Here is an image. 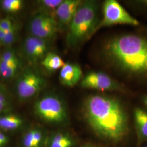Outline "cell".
I'll return each mask as SVG.
<instances>
[{
  "label": "cell",
  "mask_w": 147,
  "mask_h": 147,
  "mask_svg": "<svg viewBox=\"0 0 147 147\" xmlns=\"http://www.w3.org/2000/svg\"><path fill=\"white\" fill-rule=\"evenodd\" d=\"M57 29L56 19L42 13L34 16L30 24L31 36L47 40L56 35Z\"/></svg>",
  "instance_id": "ba28073f"
},
{
  "label": "cell",
  "mask_w": 147,
  "mask_h": 147,
  "mask_svg": "<svg viewBox=\"0 0 147 147\" xmlns=\"http://www.w3.org/2000/svg\"><path fill=\"white\" fill-rule=\"evenodd\" d=\"M134 121L139 144L147 141V112L141 108L134 110Z\"/></svg>",
  "instance_id": "7c38bea8"
},
{
  "label": "cell",
  "mask_w": 147,
  "mask_h": 147,
  "mask_svg": "<svg viewBox=\"0 0 147 147\" xmlns=\"http://www.w3.org/2000/svg\"><path fill=\"white\" fill-rule=\"evenodd\" d=\"M21 0H3L1 2V7L4 11L11 13H14L20 11L23 6Z\"/></svg>",
  "instance_id": "ac0fdd59"
},
{
  "label": "cell",
  "mask_w": 147,
  "mask_h": 147,
  "mask_svg": "<svg viewBox=\"0 0 147 147\" xmlns=\"http://www.w3.org/2000/svg\"><path fill=\"white\" fill-rule=\"evenodd\" d=\"M135 3L142 7H144L147 8V0H141V1H136Z\"/></svg>",
  "instance_id": "d4e9b609"
},
{
  "label": "cell",
  "mask_w": 147,
  "mask_h": 147,
  "mask_svg": "<svg viewBox=\"0 0 147 147\" xmlns=\"http://www.w3.org/2000/svg\"><path fill=\"white\" fill-rule=\"evenodd\" d=\"M14 25V24L9 18H6L0 20V29L5 31L10 30Z\"/></svg>",
  "instance_id": "603a6c76"
},
{
  "label": "cell",
  "mask_w": 147,
  "mask_h": 147,
  "mask_svg": "<svg viewBox=\"0 0 147 147\" xmlns=\"http://www.w3.org/2000/svg\"><path fill=\"white\" fill-rule=\"evenodd\" d=\"M98 24V3L92 0L82 1L69 26L68 46L75 48L89 39L95 33Z\"/></svg>",
  "instance_id": "3957f363"
},
{
  "label": "cell",
  "mask_w": 147,
  "mask_h": 147,
  "mask_svg": "<svg viewBox=\"0 0 147 147\" xmlns=\"http://www.w3.org/2000/svg\"><path fill=\"white\" fill-rule=\"evenodd\" d=\"M0 58H1V56H0ZM0 76H1V70H0Z\"/></svg>",
  "instance_id": "f1b7e54d"
},
{
  "label": "cell",
  "mask_w": 147,
  "mask_h": 147,
  "mask_svg": "<svg viewBox=\"0 0 147 147\" xmlns=\"http://www.w3.org/2000/svg\"><path fill=\"white\" fill-rule=\"evenodd\" d=\"M147 147V146H145V147Z\"/></svg>",
  "instance_id": "f546056e"
},
{
  "label": "cell",
  "mask_w": 147,
  "mask_h": 147,
  "mask_svg": "<svg viewBox=\"0 0 147 147\" xmlns=\"http://www.w3.org/2000/svg\"><path fill=\"white\" fill-rule=\"evenodd\" d=\"M22 118L16 114H7L0 116V130L12 131L20 129L24 125Z\"/></svg>",
  "instance_id": "4fadbf2b"
},
{
  "label": "cell",
  "mask_w": 147,
  "mask_h": 147,
  "mask_svg": "<svg viewBox=\"0 0 147 147\" xmlns=\"http://www.w3.org/2000/svg\"><path fill=\"white\" fill-rule=\"evenodd\" d=\"M34 111L39 119L49 124H62L68 120L66 105L55 95H46L37 100L34 105Z\"/></svg>",
  "instance_id": "277c9868"
},
{
  "label": "cell",
  "mask_w": 147,
  "mask_h": 147,
  "mask_svg": "<svg viewBox=\"0 0 147 147\" xmlns=\"http://www.w3.org/2000/svg\"><path fill=\"white\" fill-rule=\"evenodd\" d=\"M44 135L42 130L32 129L27 131L22 138L23 147H41L44 142Z\"/></svg>",
  "instance_id": "5bb4252c"
},
{
  "label": "cell",
  "mask_w": 147,
  "mask_h": 147,
  "mask_svg": "<svg viewBox=\"0 0 147 147\" xmlns=\"http://www.w3.org/2000/svg\"><path fill=\"white\" fill-rule=\"evenodd\" d=\"M95 147L93 146H92V145H86V146H84V147Z\"/></svg>",
  "instance_id": "83f0119b"
},
{
  "label": "cell",
  "mask_w": 147,
  "mask_h": 147,
  "mask_svg": "<svg viewBox=\"0 0 147 147\" xmlns=\"http://www.w3.org/2000/svg\"><path fill=\"white\" fill-rule=\"evenodd\" d=\"M63 0H42L39 1L38 3L41 9L40 13H42L47 16L55 18L56 12L58 7Z\"/></svg>",
  "instance_id": "e0dca14e"
},
{
  "label": "cell",
  "mask_w": 147,
  "mask_h": 147,
  "mask_svg": "<svg viewBox=\"0 0 147 147\" xmlns=\"http://www.w3.org/2000/svg\"><path fill=\"white\" fill-rule=\"evenodd\" d=\"M59 78L63 86L73 87L82 79V70L76 63H65L60 69Z\"/></svg>",
  "instance_id": "30bf717a"
},
{
  "label": "cell",
  "mask_w": 147,
  "mask_h": 147,
  "mask_svg": "<svg viewBox=\"0 0 147 147\" xmlns=\"http://www.w3.org/2000/svg\"><path fill=\"white\" fill-rule=\"evenodd\" d=\"M1 60L6 63L8 66L13 62L18 61V58L16 56V53L12 50L5 51L1 56Z\"/></svg>",
  "instance_id": "ffe728a7"
},
{
  "label": "cell",
  "mask_w": 147,
  "mask_h": 147,
  "mask_svg": "<svg viewBox=\"0 0 147 147\" xmlns=\"http://www.w3.org/2000/svg\"><path fill=\"white\" fill-rule=\"evenodd\" d=\"M46 80L32 70H27L18 80L16 90L18 98L21 101L30 100L36 96L45 87Z\"/></svg>",
  "instance_id": "8992f818"
},
{
  "label": "cell",
  "mask_w": 147,
  "mask_h": 147,
  "mask_svg": "<svg viewBox=\"0 0 147 147\" xmlns=\"http://www.w3.org/2000/svg\"><path fill=\"white\" fill-rule=\"evenodd\" d=\"M18 27L14 24L10 30L5 31V37L2 44L5 46H8L14 42L18 34Z\"/></svg>",
  "instance_id": "d6986e66"
},
{
  "label": "cell",
  "mask_w": 147,
  "mask_h": 147,
  "mask_svg": "<svg viewBox=\"0 0 147 147\" xmlns=\"http://www.w3.org/2000/svg\"><path fill=\"white\" fill-rule=\"evenodd\" d=\"M143 102H144V104L147 107V96H145V97L143 98Z\"/></svg>",
  "instance_id": "4316f807"
},
{
  "label": "cell",
  "mask_w": 147,
  "mask_h": 147,
  "mask_svg": "<svg viewBox=\"0 0 147 147\" xmlns=\"http://www.w3.org/2000/svg\"><path fill=\"white\" fill-rule=\"evenodd\" d=\"M74 144V139L70 134L58 132L51 138L48 147H73Z\"/></svg>",
  "instance_id": "2e32d148"
},
{
  "label": "cell",
  "mask_w": 147,
  "mask_h": 147,
  "mask_svg": "<svg viewBox=\"0 0 147 147\" xmlns=\"http://www.w3.org/2000/svg\"><path fill=\"white\" fill-rule=\"evenodd\" d=\"M5 31L0 29V42H2L5 37Z\"/></svg>",
  "instance_id": "484cf974"
},
{
  "label": "cell",
  "mask_w": 147,
  "mask_h": 147,
  "mask_svg": "<svg viewBox=\"0 0 147 147\" xmlns=\"http://www.w3.org/2000/svg\"><path fill=\"white\" fill-rule=\"evenodd\" d=\"M82 2L80 0H63L56 11L55 17L62 25L69 26Z\"/></svg>",
  "instance_id": "8fae6325"
},
{
  "label": "cell",
  "mask_w": 147,
  "mask_h": 147,
  "mask_svg": "<svg viewBox=\"0 0 147 147\" xmlns=\"http://www.w3.org/2000/svg\"><path fill=\"white\" fill-rule=\"evenodd\" d=\"M9 105V102L6 95L4 92L0 90V113L7 110Z\"/></svg>",
  "instance_id": "7402d4cb"
},
{
  "label": "cell",
  "mask_w": 147,
  "mask_h": 147,
  "mask_svg": "<svg viewBox=\"0 0 147 147\" xmlns=\"http://www.w3.org/2000/svg\"><path fill=\"white\" fill-rule=\"evenodd\" d=\"M103 17L96 28L95 32L105 27L116 25H140V22L130 15L116 0H106L103 4Z\"/></svg>",
  "instance_id": "5b68a950"
},
{
  "label": "cell",
  "mask_w": 147,
  "mask_h": 147,
  "mask_svg": "<svg viewBox=\"0 0 147 147\" xmlns=\"http://www.w3.org/2000/svg\"><path fill=\"white\" fill-rule=\"evenodd\" d=\"M47 40L30 36L24 41V49L27 58L32 62L42 60L48 53Z\"/></svg>",
  "instance_id": "9c48e42d"
},
{
  "label": "cell",
  "mask_w": 147,
  "mask_h": 147,
  "mask_svg": "<svg viewBox=\"0 0 147 147\" xmlns=\"http://www.w3.org/2000/svg\"><path fill=\"white\" fill-rule=\"evenodd\" d=\"M80 85L82 88L86 89L125 92V89L122 84L107 74L101 71H93L87 74L81 79Z\"/></svg>",
  "instance_id": "52a82bcc"
},
{
  "label": "cell",
  "mask_w": 147,
  "mask_h": 147,
  "mask_svg": "<svg viewBox=\"0 0 147 147\" xmlns=\"http://www.w3.org/2000/svg\"><path fill=\"white\" fill-rule=\"evenodd\" d=\"M106 61L117 71L134 79L147 81V38L134 34L112 37L105 43Z\"/></svg>",
  "instance_id": "7a4b0ae2"
},
{
  "label": "cell",
  "mask_w": 147,
  "mask_h": 147,
  "mask_svg": "<svg viewBox=\"0 0 147 147\" xmlns=\"http://www.w3.org/2000/svg\"><path fill=\"white\" fill-rule=\"evenodd\" d=\"M62 58L56 53H48L42 60V65L49 71L61 69L65 64Z\"/></svg>",
  "instance_id": "9a60e30c"
},
{
  "label": "cell",
  "mask_w": 147,
  "mask_h": 147,
  "mask_svg": "<svg viewBox=\"0 0 147 147\" xmlns=\"http://www.w3.org/2000/svg\"><path fill=\"white\" fill-rule=\"evenodd\" d=\"M9 142V138L5 134L0 130V147H4Z\"/></svg>",
  "instance_id": "cb8c5ba5"
},
{
  "label": "cell",
  "mask_w": 147,
  "mask_h": 147,
  "mask_svg": "<svg viewBox=\"0 0 147 147\" xmlns=\"http://www.w3.org/2000/svg\"><path fill=\"white\" fill-rule=\"evenodd\" d=\"M82 113L91 130L104 141L116 144L129 136V116L125 107L117 98L90 95L83 102Z\"/></svg>",
  "instance_id": "6da1fadb"
},
{
  "label": "cell",
  "mask_w": 147,
  "mask_h": 147,
  "mask_svg": "<svg viewBox=\"0 0 147 147\" xmlns=\"http://www.w3.org/2000/svg\"><path fill=\"white\" fill-rule=\"evenodd\" d=\"M20 62L19 60L11 63L8 67L5 75L3 78L5 79H11L13 78L18 72Z\"/></svg>",
  "instance_id": "44dd1931"
}]
</instances>
